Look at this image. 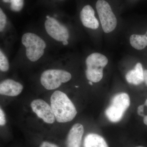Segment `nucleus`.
<instances>
[{"instance_id": "1", "label": "nucleus", "mask_w": 147, "mask_h": 147, "mask_svg": "<svg viewBox=\"0 0 147 147\" xmlns=\"http://www.w3.org/2000/svg\"><path fill=\"white\" fill-rule=\"evenodd\" d=\"M50 102L55 119L58 122L71 121L76 117L77 112L75 106L63 92H54L50 98Z\"/></svg>"}, {"instance_id": "2", "label": "nucleus", "mask_w": 147, "mask_h": 147, "mask_svg": "<svg viewBox=\"0 0 147 147\" xmlns=\"http://www.w3.org/2000/svg\"><path fill=\"white\" fill-rule=\"evenodd\" d=\"M108 62V58L100 53H93L89 55L86 61L87 79L94 83L100 82L103 77V68Z\"/></svg>"}, {"instance_id": "3", "label": "nucleus", "mask_w": 147, "mask_h": 147, "mask_svg": "<svg viewBox=\"0 0 147 147\" xmlns=\"http://www.w3.org/2000/svg\"><path fill=\"white\" fill-rule=\"evenodd\" d=\"M21 42L26 48V55L29 60L35 62L44 55L46 42L34 33L28 32L23 35Z\"/></svg>"}, {"instance_id": "4", "label": "nucleus", "mask_w": 147, "mask_h": 147, "mask_svg": "<svg viewBox=\"0 0 147 147\" xmlns=\"http://www.w3.org/2000/svg\"><path fill=\"white\" fill-rule=\"evenodd\" d=\"M130 103V98L127 94H117L113 96L110 105L105 110V115L112 122H118L122 118Z\"/></svg>"}, {"instance_id": "5", "label": "nucleus", "mask_w": 147, "mask_h": 147, "mask_svg": "<svg viewBox=\"0 0 147 147\" xmlns=\"http://www.w3.org/2000/svg\"><path fill=\"white\" fill-rule=\"evenodd\" d=\"M71 78V74L62 69H50L43 71L40 81L41 84L48 90L56 89L62 83L69 81Z\"/></svg>"}, {"instance_id": "6", "label": "nucleus", "mask_w": 147, "mask_h": 147, "mask_svg": "<svg viewBox=\"0 0 147 147\" xmlns=\"http://www.w3.org/2000/svg\"><path fill=\"white\" fill-rule=\"evenodd\" d=\"M96 7L103 31L106 33L113 31L117 21L109 4L105 0H98Z\"/></svg>"}, {"instance_id": "7", "label": "nucleus", "mask_w": 147, "mask_h": 147, "mask_svg": "<svg viewBox=\"0 0 147 147\" xmlns=\"http://www.w3.org/2000/svg\"><path fill=\"white\" fill-rule=\"evenodd\" d=\"M44 26L47 33L55 40L63 42L69 38L68 29L55 18L51 17L47 18Z\"/></svg>"}, {"instance_id": "8", "label": "nucleus", "mask_w": 147, "mask_h": 147, "mask_svg": "<svg viewBox=\"0 0 147 147\" xmlns=\"http://www.w3.org/2000/svg\"><path fill=\"white\" fill-rule=\"evenodd\" d=\"M33 111L45 123L52 124L55 122V117L52 108L48 103L40 99H35L31 103Z\"/></svg>"}, {"instance_id": "9", "label": "nucleus", "mask_w": 147, "mask_h": 147, "mask_svg": "<svg viewBox=\"0 0 147 147\" xmlns=\"http://www.w3.org/2000/svg\"><path fill=\"white\" fill-rule=\"evenodd\" d=\"M80 19L84 26L96 30L99 27V23L95 16L93 9L90 5L84 6L80 12Z\"/></svg>"}, {"instance_id": "10", "label": "nucleus", "mask_w": 147, "mask_h": 147, "mask_svg": "<svg viewBox=\"0 0 147 147\" xmlns=\"http://www.w3.org/2000/svg\"><path fill=\"white\" fill-rule=\"evenodd\" d=\"M23 88V85L19 82L12 79H5L0 84V94L7 96H17L22 92Z\"/></svg>"}, {"instance_id": "11", "label": "nucleus", "mask_w": 147, "mask_h": 147, "mask_svg": "<svg viewBox=\"0 0 147 147\" xmlns=\"http://www.w3.org/2000/svg\"><path fill=\"white\" fill-rule=\"evenodd\" d=\"M84 127L80 123L72 126L69 132L66 140L67 147H81Z\"/></svg>"}, {"instance_id": "12", "label": "nucleus", "mask_w": 147, "mask_h": 147, "mask_svg": "<svg viewBox=\"0 0 147 147\" xmlns=\"http://www.w3.org/2000/svg\"><path fill=\"white\" fill-rule=\"evenodd\" d=\"M125 79L129 84L136 86L144 82V70L142 64L138 63L134 69L128 71L125 75Z\"/></svg>"}, {"instance_id": "13", "label": "nucleus", "mask_w": 147, "mask_h": 147, "mask_svg": "<svg viewBox=\"0 0 147 147\" xmlns=\"http://www.w3.org/2000/svg\"><path fill=\"white\" fill-rule=\"evenodd\" d=\"M84 147H109L105 139L100 135L90 133L85 137Z\"/></svg>"}, {"instance_id": "14", "label": "nucleus", "mask_w": 147, "mask_h": 147, "mask_svg": "<svg viewBox=\"0 0 147 147\" xmlns=\"http://www.w3.org/2000/svg\"><path fill=\"white\" fill-rule=\"evenodd\" d=\"M132 47L137 50H142L147 46V40L145 35L133 34L129 38Z\"/></svg>"}, {"instance_id": "15", "label": "nucleus", "mask_w": 147, "mask_h": 147, "mask_svg": "<svg viewBox=\"0 0 147 147\" xmlns=\"http://www.w3.org/2000/svg\"><path fill=\"white\" fill-rule=\"evenodd\" d=\"M5 3H10V8L14 11L21 10L24 6V0H2Z\"/></svg>"}, {"instance_id": "16", "label": "nucleus", "mask_w": 147, "mask_h": 147, "mask_svg": "<svg viewBox=\"0 0 147 147\" xmlns=\"http://www.w3.org/2000/svg\"><path fill=\"white\" fill-rule=\"evenodd\" d=\"M9 69V63L7 58L1 50L0 51V69L3 72L7 71Z\"/></svg>"}, {"instance_id": "17", "label": "nucleus", "mask_w": 147, "mask_h": 147, "mask_svg": "<svg viewBox=\"0 0 147 147\" xmlns=\"http://www.w3.org/2000/svg\"><path fill=\"white\" fill-rule=\"evenodd\" d=\"M7 23V17L1 8L0 9V31L3 32Z\"/></svg>"}, {"instance_id": "18", "label": "nucleus", "mask_w": 147, "mask_h": 147, "mask_svg": "<svg viewBox=\"0 0 147 147\" xmlns=\"http://www.w3.org/2000/svg\"><path fill=\"white\" fill-rule=\"evenodd\" d=\"M6 123L5 114L1 108L0 109V125L3 126Z\"/></svg>"}, {"instance_id": "19", "label": "nucleus", "mask_w": 147, "mask_h": 147, "mask_svg": "<svg viewBox=\"0 0 147 147\" xmlns=\"http://www.w3.org/2000/svg\"><path fill=\"white\" fill-rule=\"evenodd\" d=\"M144 104L139 105L137 109V113L139 116L142 117H144L145 114H144Z\"/></svg>"}, {"instance_id": "20", "label": "nucleus", "mask_w": 147, "mask_h": 147, "mask_svg": "<svg viewBox=\"0 0 147 147\" xmlns=\"http://www.w3.org/2000/svg\"><path fill=\"white\" fill-rule=\"evenodd\" d=\"M39 147H59L55 144H52L49 142H44Z\"/></svg>"}, {"instance_id": "21", "label": "nucleus", "mask_w": 147, "mask_h": 147, "mask_svg": "<svg viewBox=\"0 0 147 147\" xmlns=\"http://www.w3.org/2000/svg\"><path fill=\"white\" fill-rule=\"evenodd\" d=\"M145 106H147V98L146 99L144 103ZM144 122L146 125H147V115H146L144 117Z\"/></svg>"}, {"instance_id": "22", "label": "nucleus", "mask_w": 147, "mask_h": 147, "mask_svg": "<svg viewBox=\"0 0 147 147\" xmlns=\"http://www.w3.org/2000/svg\"><path fill=\"white\" fill-rule=\"evenodd\" d=\"M144 82L147 86V69L144 70Z\"/></svg>"}, {"instance_id": "23", "label": "nucleus", "mask_w": 147, "mask_h": 147, "mask_svg": "<svg viewBox=\"0 0 147 147\" xmlns=\"http://www.w3.org/2000/svg\"><path fill=\"white\" fill-rule=\"evenodd\" d=\"M63 44L64 45H68V40H65V41H64L63 42H62Z\"/></svg>"}, {"instance_id": "24", "label": "nucleus", "mask_w": 147, "mask_h": 147, "mask_svg": "<svg viewBox=\"0 0 147 147\" xmlns=\"http://www.w3.org/2000/svg\"><path fill=\"white\" fill-rule=\"evenodd\" d=\"M92 83H93V82H90V81H89V84H90V85H91V86H92V85H93Z\"/></svg>"}, {"instance_id": "25", "label": "nucleus", "mask_w": 147, "mask_h": 147, "mask_svg": "<svg viewBox=\"0 0 147 147\" xmlns=\"http://www.w3.org/2000/svg\"><path fill=\"white\" fill-rule=\"evenodd\" d=\"M145 36H146V37L147 40V31L146 32V33L145 34Z\"/></svg>"}, {"instance_id": "26", "label": "nucleus", "mask_w": 147, "mask_h": 147, "mask_svg": "<svg viewBox=\"0 0 147 147\" xmlns=\"http://www.w3.org/2000/svg\"><path fill=\"white\" fill-rule=\"evenodd\" d=\"M50 16H46V18H47H47H50Z\"/></svg>"}, {"instance_id": "27", "label": "nucleus", "mask_w": 147, "mask_h": 147, "mask_svg": "<svg viewBox=\"0 0 147 147\" xmlns=\"http://www.w3.org/2000/svg\"><path fill=\"white\" fill-rule=\"evenodd\" d=\"M136 147H146L145 146H138Z\"/></svg>"}, {"instance_id": "28", "label": "nucleus", "mask_w": 147, "mask_h": 147, "mask_svg": "<svg viewBox=\"0 0 147 147\" xmlns=\"http://www.w3.org/2000/svg\"><path fill=\"white\" fill-rule=\"evenodd\" d=\"M75 87H76V88H78V87H79V86H75Z\"/></svg>"}]
</instances>
